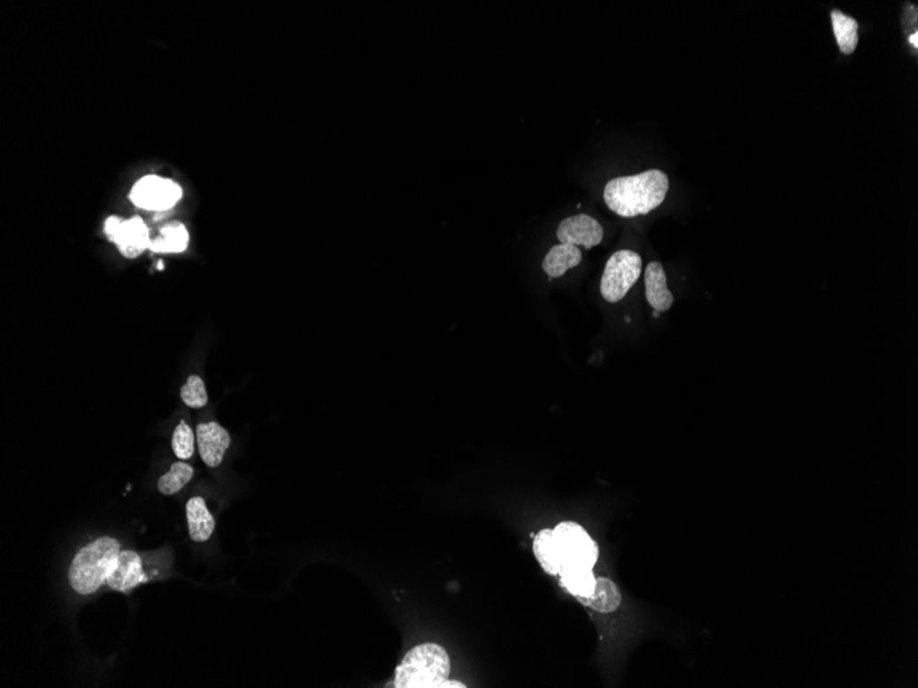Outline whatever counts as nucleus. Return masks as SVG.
<instances>
[{"label": "nucleus", "mask_w": 918, "mask_h": 688, "mask_svg": "<svg viewBox=\"0 0 918 688\" xmlns=\"http://www.w3.org/2000/svg\"><path fill=\"white\" fill-rule=\"evenodd\" d=\"M670 188L668 176L651 170L634 176L614 178L606 183L604 200L612 212L621 218L648 215L666 200Z\"/></svg>", "instance_id": "1"}, {"label": "nucleus", "mask_w": 918, "mask_h": 688, "mask_svg": "<svg viewBox=\"0 0 918 688\" xmlns=\"http://www.w3.org/2000/svg\"><path fill=\"white\" fill-rule=\"evenodd\" d=\"M451 673L449 653L437 643L415 646L395 670L393 687L440 688Z\"/></svg>", "instance_id": "2"}, {"label": "nucleus", "mask_w": 918, "mask_h": 688, "mask_svg": "<svg viewBox=\"0 0 918 688\" xmlns=\"http://www.w3.org/2000/svg\"><path fill=\"white\" fill-rule=\"evenodd\" d=\"M120 554V543L112 538H101L81 548L69 568L71 587L81 595H89L102 587Z\"/></svg>", "instance_id": "3"}, {"label": "nucleus", "mask_w": 918, "mask_h": 688, "mask_svg": "<svg viewBox=\"0 0 918 688\" xmlns=\"http://www.w3.org/2000/svg\"><path fill=\"white\" fill-rule=\"evenodd\" d=\"M552 539L561 572L576 569L593 570L598 561V544L583 526L574 521L559 524L553 529Z\"/></svg>", "instance_id": "4"}, {"label": "nucleus", "mask_w": 918, "mask_h": 688, "mask_svg": "<svg viewBox=\"0 0 918 688\" xmlns=\"http://www.w3.org/2000/svg\"><path fill=\"white\" fill-rule=\"evenodd\" d=\"M642 258L633 250H619L609 257L602 274L601 294L606 302H619L641 277Z\"/></svg>", "instance_id": "5"}, {"label": "nucleus", "mask_w": 918, "mask_h": 688, "mask_svg": "<svg viewBox=\"0 0 918 688\" xmlns=\"http://www.w3.org/2000/svg\"><path fill=\"white\" fill-rule=\"evenodd\" d=\"M181 187L176 181L149 175L138 180L129 198L142 210L163 212L174 208L181 200Z\"/></svg>", "instance_id": "6"}, {"label": "nucleus", "mask_w": 918, "mask_h": 688, "mask_svg": "<svg viewBox=\"0 0 918 688\" xmlns=\"http://www.w3.org/2000/svg\"><path fill=\"white\" fill-rule=\"evenodd\" d=\"M104 233L128 258H135L145 252L151 242L148 226L138 216L129 220L112 216L104 223Z\"/></svg>", "instance_id": "7"}, {"label": "nucleus", "mask_w": 918, "mask_h": 688, "mask_svg": "<svg viewBox=\"0 0 918 688\" xmlns=\"http://www.w3.org/2000/svg\"><path fill=\"white\" fill-rule=\"evenodd\" d=\"M557 238L562 245L584 246L586 249H591L602 242L604 228L591 216H571L559 223Z\"/></svg>", "instance_id": "8"}, {"label": "nucleus", "mask_w": 918, "mask_h": 688, "mask_svg": "<svg viewBox=\"0 0 918 688\" xmlns=\"http://www.w3.org/2000/svg\"><path fill=\"white\" fill-rule=\"evenodd\" d=\"M197 444L201 459L209 467L220 466L231 444L230 434L216 422L197 426Z\"/></svg>", "instance_id": "9"}, {"label": "nucleus", "mask_w": 918, "mask_h": 688, "mask_svg": "<svg viewBox=\"0 0 918 688\" xmlns=\"http://www.w3.org/2000/svg\"><path fill=\"white\" fill-rule=\"evenodd\" d=\"M145 581H148V577L143 572L138 554L134 551H120L117 556L116 565L104 585L114 591L127 592Z\"/></svg>", "instance_id": "10"}, {"label": "nucleus", "mask_w": 918, "mask_h": 688, "mask_svg": "<svg viewBox=\"0 0 918 688\" xmlns=\"http://www.w3.org/2000/svg\"><path fill=\"white\" fill-rule=\"evenodd\" d=\"M646 302L656 312H666L674 304V295L667 287V275L659 262L649 263L645 271Z\"/></svg>", "instance_id": "11"}, {"label": "nucleus", "mask_w": 918, "mask_h": 688, "mask_svg": "<svg viewBox=\"0 0 918 688\" xmlns=\"http://www.w3.org/2000/svg\"><path fill=\"white\" fill-rule=\"evenodd\" d=\"M186 514L191 540L197 543L208 540L215 531V518L206 508L204 499L198 496L190 499L186 506Z\"/></svg>", "instance_id": "12"}, {"label": "nucleus", "mask_w": 918, "mask_h": 688, "mask_svg": "<svg viewBox=\"0 0 918 688\" xmlns=\"http://www.w3.org/2000/svg\"><path fill=\"white\" fill-rule=\"evenodd\" d=\"M578 600L596 612L612 613L621 606V592L611 578L598 577L593 593L586 598H578Z\"/></svg>", "instance_id": "13"}, {"label": "nucleus", "mask_w": 918, "mask_h": 688, "mask_svg": "<svg viewBox=\"0 0 918 688\" xmlns=\"http://www.w3.org/2000/svg\"><path fill=\"white\" fill-rule=\"evenodd\" d=\"M581 262L582 253L578 246L559 243L547 253L542 268L550 278H559L566 274L567 271L581 264Z\"/></svg>", "instance_id": "14"}, {"label": "nucleus", "mask_w": 918, "mask_h": 688, "mask_svg": "<svg viewBox=\"0 0 918 688\" xmlns=\"http://www.w3.org/2000/svg\"><path fill=\"white\" fill-rule=\"evenodd\" d=\"M189 235L188 228L181 223L174 222L164 226L158 233V237L151 240L149 249L154 253H181L188 249Z\"/></svg>", "instance_id": "15"}, {"label": "nucleus", "mask_w": 918, "mask_h": 688, "mask_svg": "<svg viewBox=\"0 0 918 688\" xmlns=\"http://www.w3.org/2000/svg\"><path fill=\"white\" fill-rule=\"evenodd\" d=\"M830 19H832L833 32H835L840 51L845 56L854 53L858 42H860V37H858L860 25H858L857 19L845 16V12L840 10H833L830 12Z\"/></svg>", "instance_id": "16"}, {"label": "nucleus", "mask_w": 918, "mask_h": 688, "mask_svg": "<svg viewBox=\"0 0 918 688\" xmlns=\"http://www.w3.org/2000/svg\"><path fill=\"white\" fill-rule=\"evenodd\" d=\"M552 535H553V529H542L537 533L534 540V554L544 572L552 576H559L561 566L557 560Z\"/></svg>", "instance_id": "17"}, {"label": "nucleus", "mask_w": 918, "mask_h": 688, "mask_svg": "<svg viewBox=\"0 0 918 688\" xmlns=\"http://www.w3.org/2000/svg\"><path fill=\"white\" fill-rule=\"evenodd\" d=\"M562 587L576 598H586L591 595L596 587V576L593 570L576 569L559 573Z\"/></svg>", "instance_id": "18"}, {"label": "nucleus", "mask_w": 918, "mask_h": 688, "mask_svg": "<svg viewBox=\"0 0 918 688\" xmlns=\"http://www.w3.org/2000/svg\"><path fill=\"white\" fill-rule=\"evenodd\" d=\"M193 467L189 466L185 462L174 463L171 470L158 479V491L163 495H174L193 478Z\"/></svg>", "instance_id": "19"}, {"label": "nucleus", "mask_w": 918, "mask_h": 688, "mask_svg": "<svg viewBox=\"0 0 918 688\" xmlns=\"http://www.w3.org/2000/svg\"><path fill=\"white\" fill-rule=\"evenodd\" d=\"M181 397L186 406L191 409H203L208 404V394L205 384L198 375H191L181 389Z\"/></svg>", "instance_id": "20"}, {"label": "nucleus", "mask_w": 918, "mask_h": 688, "mask_svg": "<svg viewBox=\"0 0 918 688\" xmlns=\"http://www.w3.org/2000/svg\"><path fill=\"white\" fill-rule=\"evenodd\" d=\"M174 454L181 461L190 459L194 454V433L191 427L185 421L176 426L173 436Z\"/></svg>", "instance_id": "21"}, {"label": "nucleus", "mask_w": 918, "mask_h": 688, "mask_svg": "<svg viewBox=\"0 0 918 688\" xmlns=\"http://www.w3.org/2000/svg\"><path fill=\"white\" fill-rule=\"evenodd\" d=\"M440 688H467V685L464 683L457 682V680L447 679L442 683Z\"/></svg>", "instance_id": "22"}, {"label": "nucleus", "mask_w": 918, "mask_h": 688, "mask_svg": "<svg viewBox=\"0 0 918 688\" xmlns=\"http://www.w3.org/2000/svg\"><path fill=\"white\" fill-rule=\"evenodd\" d=\"M909 42H910V43L913 44V47H914V49H917V47H918V34H917V32H914V34H910Z\"/></svg>", "instance_id": "23"}]
</instances>
